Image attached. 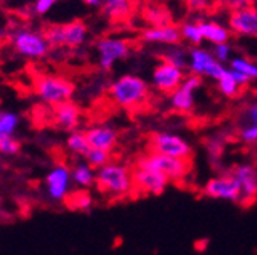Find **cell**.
<instances>
[{
	"instance_id": "31",
	"label": "cell",
	"mask_w": 257,
	"mask_h": 255,
	"mask_svg": "<svg viewBox=\"0 0 257 255\" xmlns=\"http://www.w3.org/2000/svg\"><path fill=\"white\" fill-rule=\"evenodd\" d=\"M231 69L246 75L248 78H257V66L245 58H233L231 60Z\"/></svg>"
},
{
	"instance_id": "33",
	"label": "cell",
	"mask_w": 257,
	"mask_h": 255,
	"mask_svg": "<svg viewBox=\"0 0 257 255\" xmlns=\"http://www.w3.org/2000/svg\"><path fill=\"white\" fill-rule=\"evenodd\" d=\"M239 136L246 144H255L257 142V125L255 124H246L240 130Z\"/></svg>"
},
{
	"instance_id": "11",
	"label": "cell",
	"mask_w": 257,
	"mask_h": 255,
	"mask_svg": "<svg viewBox=\"0 0 257 255\" xmlns=\"http://www.w3.org/2000/svg\"><path fill=\"white\" fill-rule=\"evenodd\" d=\"M230 173L237 180L240 188V205H252L257 199V168L251 164H240Z\"/></svg>"
},
{
	"instance_id": "12",
	"label": "cell",
	"mask_w": 257,
	"mask_h": 255,
	"mask_svg": "<svg viewBox=\"0 0 257 255\" xmlns=\"http://www.w3.org/2000/svg\"><path fill=\"white\" fill-rule=\"evenodd\" d=\"M184 80V74L182 69L172 65L169 61L159 63V65L155 68L153 74H152V81L153 86L166 95H172L182 83Z\"/></svg>"
},
{
	"instance_id": "6",
	"label": "cell",
	"mask_w": 257,
	"mask_h": 255,
	"mask_svg": "<svg viewBox=\"0 0 257 255\" xmlns=\"http://www.w3.org/2000/svg\"><path fill=\"white\" fill-rule=\"evenodd\" d=\"M134 174V189L141 196H161L167 189L170 180L153 168L135 164L132 168Z\"/></svg>"
},
{
	"instance_id": "5",
	"label": "cell",
	"mask_w": 257,
	"mask_h": 255,
	"mask_svg": "<svg viewBox=\"0 0 257 255\" xmlns=\"http://www.w3.org/2000/svg\"><path fill=\"white\" fill-rule=\"evenodd\" d=\"M11 43L14 51L29 60H39L49 54L52 49L45 37L43 31L31 29V28H19L11 36Z\"/></svg>"
},
{
	"instance_id": "30",
	"label": "cell",
	"mask_w": 257,
	"mask_h": 255,
	"mask_svg": "<svg viewBox=\"0 0 257 255\" xmlns=\"http://www.w3.org/2000/svg\"><path fill=\"white\" fill-rule=\"evenodd\" d=\"M181 31H182V39L188 40L190 43L196 45V46L201 45L202 40H204L199 25H195V23H185V25L181 28Z\"/></svg>"
},
{
	"instance_id": "15",
	"label": "cell",
	"mask_w": 257,
	"mask_h": 255,
	"mask_svg": "<svg viewBox=\"0 0 257 255\" xmlns=\"http://www.w3.org/2000/svg\"><path fill=\"white\" fill-rule=\"evenodd\" d=\"M54 121L61 130L71 133L74 130H78V125L81 122V110L72 101L61 103L58 106H54Z\"/></svg>"
},
{
	"instance_id": "29",
	"label": "cell",
	"mask_w": 257,
	"mask_h": 255,
	"mask_svg": "<svg viewBox=\"0 0 257 255\" xmlns=\"http://www.w3.org/2000/svg\"><path fill=\"white\" fill-rule=\"evenodd\" d=\"M45 37L51 48L60 49L64 48V34H63V25H49L45 31Z\"/></svg>"
},
{
	"instance_id": "27",
	"label": "cell",
	"mask_w": 257,
	"mask_h": 255,
	"mask_svg": "<svg viewBox=\"0 0 257 255\" xmlns=\"http://www.w3.org/2000/svg\"><path fill=\"white\" fill-rule=\"evenodd\" d=\"M19 122H20V119H19L17 113L8 112V110L0 112V139L5 136L14 135V132L19 127Z\"/></svg>"
},
{
	"instance_id": "9",
	"label": "cell",
	"mask_w": 257,
	"mask_h": 255,
	"mask_svg": "<svg viewBox=\"0 0 257 255\" xmlns=\"http://www.w3.org/2000/svg\"><path fill=\"white\" fill-rule=\"evenodd\" d=\"M71 182H72V174L68 165L58 164L52 167L45 179L46 193L49 199L55 202L66 200V197L71 194Z\"/></svg>"
},
{
	"instance_id": "39",
	"label": "cell",
	"mask_w": 257,
	"mask_h": 255,
	"mask_svg": "<svg viewBox=\"0 0 257 255\" xmlns=\"http://www.w3.org/2000/svg\"><path fill=\"white\" fill-rule=\"evenodd\" d=\"M187 5L190 7V10H207V7L210 5V0H187Z\"/></svg>"
},
{
	"instance_id": "10",
	"label": "cell",
	"mask_w": 257,
	"mask_h": 255,
	"mask_svg": "<svg viewBox=\"0 0 257 255\" xmlns=\"http://www.w3.org/2000/svg\"><path fill=\"white\" fill-rule=\"evenodd\" d=\"M132 48L127 40L121 39H101L96 43V52H98V65L104 71H110L118 60H124L131 54Z\"/></svg>"
},
{
	"instance_id": "2",
	"label": "cell",
	"mask_w": 257,
	"mask_h": 255,
	"mask_svg": "<svg viewBox=\"0 0 257 255\" xmlns=\"http://www.w3.org/2000/svg\"><path fill=\"white\" fill-rule=\"evenodd\" d=\"M109 97L118 107L132 110L147 101L149 86L140 77L122 75L110 84Z\"/></svg>"
},
{
	"instance_id": "17",
	"label": "cell",
	"mask_w": 257,
	"mask_h": 255,
	"mask_svg": "<svg viewBox=\"0 0 257 255\" xmlns=\"http://www.w3.org/2000/svg\"><path fill=\"white\" fill-rule=\"evenodd\" d=\"M143 40L150 43H163V45H178L182 40V31L179 26L169 23L163 26H153L143 33Z\"/></svg>"
},
{
	"instance_id": "32",
	"label": "cell",
	"mask_w": 257,
	"mask_h": 255,
	"mask_svg": "<svg viewBox=\"0 0 257 255\" xmlns=\"http://www.w3.org/2000/svg\"><path fill=\"white\" fill-rule=\"evenodd\" d=\"M19 150H20V142L13 135L0 139V153L2 154L13 156V154H17Z\"/></svg>"
},
{
	"instance_id": "34",
	"label": "cell",
	"mask_w": 257,
	"mask_h": 255,
	"mask_svg": "<svg viewBox=\"0 0 257 255\" xmlns=\"http://www.w3.org/2000/svg\"><path fill=\"white\" fill-rule=\"evenodd\" d=\"M163 60L172 63V65H175V66H178V68H181V69L185 66V55H184L179 49H170V51L164 55Z\"/></svg>"
},
{
	"instance_id": "4",
	"label": "cell",
	"mask_w": 257,
	"mask_h": 255,
	"mask_svg": "<svg viewBox=\"0 0 257 255\" xmlns=\"http://www.w3.org/2000/svg\"><path fill=\"white\" fill-rule=\"evenodd\" d=\"M137 164L163 173L170 182H182L191 171V161H188V159L164 156L153 151H149L138 157Z\"/></svg>"
},
{
	"instance_id": "14",
	"label": "cell",
	"mask_w": 257,
	"mask_h": 255,
	"mask_svg": "<svg viewBox=\"0 0 257 255\" xmlns=\"http://www.w3.org/2000/svg\"><path fill=\"white\" fill-rule=\"evenodd\" d=\"M228 23L230 28L239 36L257 37V8L248 7L233 11Z\"/></svg>"
},
{
	"instance_id": "35",
	"label": "cell",
	"mask_w": 257,
	"mask_h": 255,
	"mask_svg": "<svg viewBox=\"0 0 257 255\" xmlns=\"http://www.w3.org/2000/svg\"><path fill=\"white\" fill-rule=\"evenodd\" d=\"M225 71H227V69H225L223 66H222V63H219L216 58L210 63V65H208V68H207V71H205V75H208L210 78H213V80H219L223 74H225Z\"/></svg>"
},
{
	"instance_id": "40",
	"label": "cell",
	"mask_w": 257,
	"mask_h": 255,
	"mask_svg": "<svg viewBox=\"0 0 257 255\" xmlns=\"http://www.w3.org/2000/svg\"><path fill=\"white\" fill-rule=\"evenodd\" d=\"M231 75H233V78L237 81L239 86H245V84H248L249 80H251V78H248L246 75H243V74H240V72H237V71H234V69H231Z\"/></svg>"
},
{
	"instance_id": "1",
	"label": "cell",
	"mask_w": 257,
	"mask_h": 255,
	"mask_svg": "<svg viewBox=\"0 0 257 255\" xmlns=\"http://www.w3.org/2000/svg\"><path fill=\"white\" fill-rule=\"evenodd\" d=\"M95 185L103 194L112 199H124L135 193L132 168L115 161L96 170Z\"/></svg>"
},
{
	"instance_id": "16",
	"label": "cell",
	"mask_w": 257,
	"mask_h": 255,
	"mask_svg": "<svg viewBox=\"0 0 257 255\" xmlns=\"http://www.w3.org/2000/svg\"><path fill=\"white\" fill-rule=\"evenodd\" d=\"M84 133L90 147H95V148H101V150L112 153V150L118 144L116 130H113L112 127H107V125H92Z\"/></svg>"
},
{
	"instance_id": "38",
	"label": "cell",
	"mask_w": 257,
	"mask_h": 255,
	"mask_svg": "<svg viewBox=\"0 0 257 255\" xmlns=\"http://www.w3.org/2000/svg\"><path fill=\"white\" fill-rule=\"evenodd\" d=\"M222 2H223L225 7H227L228 10H231V11L252 7V0H222Z\"/></svg>"
},
{
	"instance_id": "3",
	"label": "cell",
	"mask_w": 257,
	"mask_h": 255,
	"mask_svg": "<svg viewBox=\"0 0 257 255\" xmlns=\"http://www.w3.org/2000/svg\"><path fill=\"white\" fill-rule=\"evenodd\" d=\"M34 90L45 104L58 106L71 101L75 92V84L66 77L42 74L34 81Z\"/></svg>"
},
{
	"instance_id": "41",
	"label": "cell",
	"mask_w": 257,
	"mask_h": 255,
	"mask_svg": "<svg viewBox=\"0 0 257 255\" xmlns=\"http://www.w3.org/2000/svg\"><path fill=\"white\" fill-rule=\"evenodd\" d=\"M208 247V240L207 238H201V240H196L195 241V250L198 252H205Z\"/></svg>"
},
{
	"instance_id": "23",
	"label": "cell",
	"mask_w": 257,
	"mask_h": 255,
	"mask_svg": "<svg viewBox=\"0 0 257 255\" xmlns=\"http://www.w3.org/2000/svg\"><path fill=\"white\" fill-rule=\"evenodd\" d=\"M64 202H66L69 209H74V211H89L92 208V205H93V197L89 193V189L81 188L78 191H74V193H71Z\"/></svg>"
},
{
	"instance_id": "25",
	"label": "cell",
	"mask_w": 257,
	"mask_h": 255,
	"mask_svg": "<svg viewBox=\"0 0 257 255\" xmlns=\"http://www.w3.org/2000/svg\"><path fill=\"white\" fill-rule=\"evenodd\" d=\"M217 87L219 90L225 95V97H228V98H236L237 95L240 93V87L237 84V81L233 78L231 75V69H227L225 71V74L217 80Z\"/></svg>"
},
{
	"instance_id": "36",
	"label": "cell",
	"mask_w": 257,
	"mask_h": 255,
	"mask_svg": "<svg viewBox=\"0 0 257 255\" xmlns=\"http://www.w3.org/2000/svg\"><path fill=\"white\" fill-rule=\"evenodd\" d=\"M58 0H36L34 4V13L39 16H45L46 13H49L55 5H57Z\"/></svg>"
},
{
	"instance_id": "26",
	"label": "cell",
	"mask_w": 257,
	"mask_h": 255,
	"mask_svg": "<svg viewBox=\"0 0 257 255\" xmlns=\"http://www.w3.org/2000/svg\"><path fill=\"white\" fill-rule=\"evenodd\" d=\"M84 161L90 167H93L95 170H98V168L104 167L106 164H109L112 161V153L110 151H106V150H101V148L90 147L89 151L84 156Z\"/></svg>"
},
{
	"instance_id": "37",
	"label": "cell",
	"mask_w": 257,
	"mask_h": 255,
	"mask_svg": "<svg viewBox=\"0 0 257 255\" xmlns=\"http://www.w3.org/2000/svg\"><path fill=\"white\" fill-rule=\"evenodd\" d=\"M230 46L227 43H220V45H214V58L219 61V63H223V61H227L230 58Z\"/></svg>"
},
{
	"instance_id": "8",
	"label": "cell",
	"mask_w": 257,
	"mask_h": 255,
	"mask_svg": "<svg viewBox=\"0 0 257 255\" xmlns=\"http://www.w3.org/2000/svg\"><path fill=\"white\" fill-rule=\"evenodd\" d=\"M149 148L153 153L179 157V159H188V161H191V157H193L191 145L184 138L178 135H172V133L152 135L149 141Z\"/></svg>"
},
{
	"instance_id": "24",
	"label": "cell",
	"mask_w": 257,
	"mask_h": 255,
	"mask_svg": "<svg viewBox=\"0 0 257 255\" xmlns=\"http://www.w3.org/2000/svg\"><path fill=\"white\" fill-rule=\"evenodd\" d=\"M66 147L68 150L75 154V156H80V157H84L86 153L89 151L90 148V144L86 138V133L84 132H80V130H74L69 133L68 139H66Z\"/></svg>"
},
{
	"instance_id": "13",
	"label": "cell",
	"mask_w": 257,
	"mask_h": 255,
	"mask_svg": "<svg viewBox=\"0 0 257 255\" xmlns=\"http://www.w3.org/2000/svg\"><path fill=\"white\" fill-rule=\"evenodd\" d=\"M202 84L199 75L187 77L181 86L172 93V106L175 110L187 113L195 106V90Z\"/></svg>"
},
{
	"instance_id": "28",
	"label": "cell",
	"mask_w": 257,
	"mask_h": 255,
	"mask_svg": "<svg viewBox=\"0 0 257 255\" xmlns=\"http://www.w3.org/2000/svg\"><path fill=\"white\" fill-rule=\"evenodd\" d=\"M144 16L155 26H163V25H169L170 23V14H169V11L164 10L163 7H159V5H150V7H147Z\"/></svg>"
},
{
	"instance_id": "7",
	"label": "cell",
	"mask_w": 257,
	"mask_h": 255,
	"mask_svg": "<svg viewBox=\"0 0 257 255\" xmlns=\"http://www.w3.org/2000/svg\"><path fill=\"white\" fill-rule=\"evenodd\" d=\"M202 194L213 200L240 203V188L231 173L208 179L202 188Z\"/></svg>"
},
{
	"instance_id": "22",
	"label": "cell",
	"mask_w": 257,
	"mask_h": 255,
	"mask_svg": "<svg viewBox=\"0 0 257 255\" xmlns=\"http://www.w3.org/2000/svg\"><path fill=\"white\" fill-rule=\"evenodd\" d=\"M214 60V55L205 49H193L190 54V69L193 75H205V71L210 63Z\"/></svg>"
},
{
	"instance_id": "42",
	"label": "cell",
	"mask_w": 257,
	"mask_h": 255,
	"mask_svg": "<svg viewBox=\"0 0 257 255\" xmlns=\"http://www.w3.org/2000/svg\"><path fill=\"white\" fill-rule=\"evenodd\" d=\"M248 119H249V124H255L257 125V104L251 106L249 110H248Z\"/></svg>"
},
{
	"instance_id": "19",
	"label": "cell",
	"mask_w": 257,
	"mask_h": 255,
	"mask_svg": "<svg viewBox=\"0 0 257 255\" xmlns=\"http://www.w3.org/2000/svg\"><path fill=\"white\" fill-rule=\"evenodd\" d=\"M63 34H64V48H78L86 42L87 26L81 20H74L63 25Z\"/></svg>"
},
{
	"instance_id": "18",
	"label": "cell",
	"mask_w": 257,
	"mask_h": 255,
	"mask_svg": "<svg viewBox=\"0 0 257 255\" xmlns=\"http://www.w3.org/2000/svg\"><path fill=\"white\" fill-rule=\"evenodd\" d=\"M101 8L109 20L122 22L134 14L135 0H101Z\"/></svg>"
},
{
	"instance_id": "21",
	"label": "cell",
	"mask_w": 257,
	"mask_h": 255,
	"mask_svg": "<svg viewBox=\"0 0 257 255\" xmlns=\"http://www.w3.org/2000/svg\"><path fill=\"white\" fill-rule=\"evenodd\" d=\"M201 33L204 40L211 42L213 45H220V43H227L230 39V33L227 28H223L214 22H202L199 23Z\"/></svg>"
},
{
	"instance_id": "43",
	"label": "cell",
	"mask_w": 257,
	"mask_h": 255,
	"mask_svg": "<svg viewBox=\"0 0 257 255\" xmlns=\"http://www.w3.org/2000/svg\"><path fill=\"white\" fill-rule=\"evenodd\" d=\"M83 2L89 7H100L101 5V0H83Z\"/></svg>"
},
{
	"instance_id": "20",
	"label": "cell",
	"mask_w": 257,
	"mask_h": 255,
	"mask_svg": "<svg viewBox=\"0 0 257 255\" xmlns=\"http://www.w3.org/2000/svg\"><path fill=\"white\" fill-rule=\"evenodd\" d=\"M71 174H72L74 183L80 188L89 189L90 186H93L96 183V170L93 167H90L86 161L75 164L71 168Z\"/></svg>"
}]
</instances>
